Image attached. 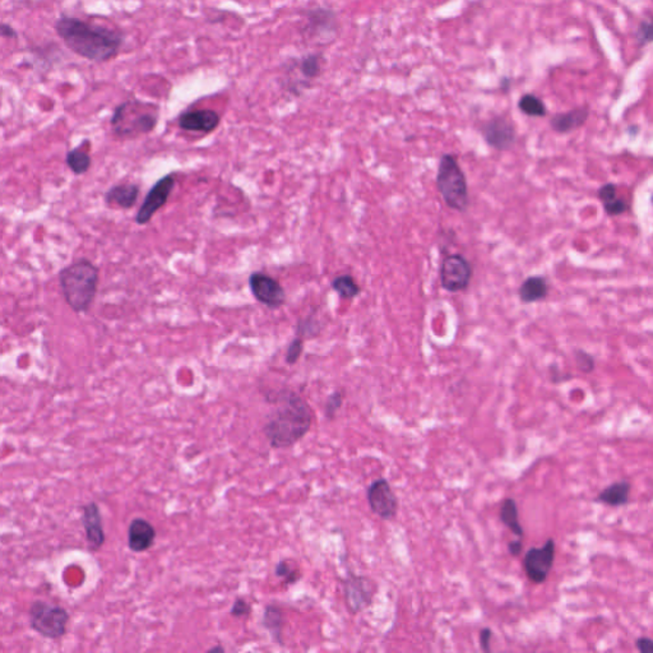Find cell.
<instances>
[{"mask_svg": "<svg viewBox=\"0 0 653 653\" xmlns=\"http://www.w3.org/2000/svg\"><path fill=\"white\" fill-rule=\"evenodd\" d=\"M266 399L273 406L263 426L270 446L273 449H287L304 439L314 422L310 405L287 388L267 394Z\"/></svg>", "mask_w": 653, "mask_h": 653, "instance_id": "obj_1", "label": "cell"}, {"mask_svg": "<svg viewBox=\"0 0 653 653\" xmlns=\"http://www.w3.org/2000/svg\"><path fill=\"white\" fill-rule=\"evenodd\" d=\"M55 31L70 52L95 63L116 58L125 44V34L119 29L86 22L77 17H59Z\"/></svg>", "mask_w": 653, "mask_h": 653, "instance_id": "obj_2", "label": "cell"}, {"mask_svg": "<svg viewBox=\"0 0 653 653\" xmlns=\"http://www.w3.org/2000/svg\"><path fill=\"white\" fill-rule=\"evenodd\" d=\"M61 293L75 313L90 310L99 285V269L88 260H79L59 272Z\"/></svg>", "mask_w": 653, "mask_h": 653, "instance_id": "obj_3", "label": "cell"}, {"mask_svg": "<svg viewBox=\"0 0 653 653\" xmlns=\"http://www.w3.org/2000/svg\"><path fill=\"white\" fill-rule=\"evenodd\" d=\"M157 123V105L141 100H128L117 106L110 125L117 137L133 140L154 132Z\"/></svg>", "mask_w": 653, "mask_h": 653, "instance_id": "obj_4", "label": "cell"}, {"mask_svg": "<svg viewBox=\"0 0 653 653\" xmlns=\"http://www.w3.org/2000/svg\"><path fill=\"white\" fill-rule=\"evenodd\" d=\"M437 187L444 202L452 210L464 212L469 207V187L457 158L443 155L437 173Z\"/></svg>", "mask_w": 653, "mask_h": 653, "instance_id": "obj_5", "label": "cell"}, {"mask_svg": "<svg viewBox=\"0 0 653 653\" xmlns=\"http://www.w3.org/2000/svg\"><path fill=\"white\" fill-rule=\"evenodd\" d=\"M70 615L61 606L35 601L29 608V625L41 637L59 640L67 633Z\"/></svg>", "mask_w": 653, "mask_h": 653, "instance_id": "obj_6", "label": "cell"}, {"mask_svg": "<svg viewBox=\"0 0 653 653\" xmlns=\"http://www.w3.org/2000/svg\"><path fill=\"white\" fill-rule=\"evenodd\" d=\"M343 584V597L350 613L359 614L372 606L378 587L369 576L349 572Z\"/></svg>", "mask_w": 653, "mask_h": 653, "instance_id": "obj_7", "label": "cell"}, {"mask_svg": "<svg viewBox=\"0 0 653 653\" xmlns=\"http://www.w3.org/2000/svg\"><path fill=\"white\" fill-rule=\"evenodd\" d=\"M555 549L557 546L554 538L550 537L545 545L531 548L526 552L523 568L529 582L543 584L549 578L550 572L554 567Z\"/></svg>", "mask_w": 653, "mask_h": 653, "instance_id": "obj_8", "label": "cell"}, {"mask_svg": "<svg viewBox=\"0 0 653 653\" xmlns=\"http://www.w3.org/2000/svg\"><path fill=\"white\" fill-rule=\"evenodd\" d=\"M440 284L449 293H460L470 286L472 266L461 254H451L444 258L440 266Z\"/></svg>", "mask_w": 653, "mask_h": 653, "instance_id": "obj_9", "label": "cell"}, {"mask_svg": "<svg viewBox=\"0 0 653 653\" xmlns=\"http://www.w3.org/2000/svg\"><path fill=\"white\" fill-rule=\"evenodd\" d=\"M367 499L370 510L379 519L393 520L399 512V498L387 479H376L367 490Z\"/></svg>", "mask_w": 653, "mask_h": 653, "instance_id": "obj_10", "label": "cell"}, {"mask_svg": "<svg viewBox=\"0 0 653 653\" xmlns=\"http://www.w3.org/2000/svg\"><path fill=\"white\" fill-rule=\"evenodd\" d=\"M173 187H175V178L172 173L160 179L144 198L142 206H141L140 211L135 216V222L138 225H146V223L151 222L152 217L169 201Z\"/></svg>", "mask_w": 653, "mask_h": 653, "instance_id": "obj_11", "label": "cell"}, {"mask_svg": "<svg viewBox=\"0 0 653 653\" xmlns=\"http://www.w3.org/2000/svg\"><path fill=\"white\" fill-rule=\"evenodd\" d=\"M249 286L253 296L270 309H278L286 302V293L278 281L264 273L254 272L250 275Z\"/></svg>", "mask_w": 653, "mask_h": 653, "instance_id": "obj_12", "label": "cell"}, {"mask_svg": "<svg viewBox=\"0 0 653 653\" xmlns=\"http://www.w3.org/2000/svg\"><path fill=\"white\" fill-rule=\"evenodd\" d=\"M485 142L498 151H508L517 141V132L513 123L504 117H496L488 120L480 128Z\"/></svg>", "mask_w": 653, "mask_h": 653, "instance_id": "obj_13", "label": "cell"}, {"mask_svg": "<svg viewBox=\"0 0 653 653\" xmlns=\"http://www.w3.org/2000/svg\"><path fill=\"white\" fill-rule=\"evenodd\" d=\"M222 117L217 111L211 109H199V110H188L181 114L178 119V125L183 131L197 132V133H212L220 125Z\"/></svg>", "mask_w": 653, "mask_h": 653, "instance_id": "obj_14", "label": "cell"}, {"mask_svg": "<svg viewBox=\"0 0 653 653\" xmlns=\"http://www.w3.org/2000/svg\"><path fill=\"white\" fill-rule=\"evenodd\" d=\"M82 525H84L85 534L88 548L93 552H97L102 548L105 544L106 536L104 525H102L101 512L95 502H90L82 508Z\"/></svg>", "mask_w": 653, "mask_h": 653, "instance_id": "obj_15", "label": "cell"}, {"mask_svg": "<svg viewBox=\"0 0 653 653\" xmlns=\"http://www.w3.org/2000/svg\"><path fill=\"white\" fill-rule=\"evenodd\" d=\"M157 532L144 519H134L128 528V546L133 552H144L154 546Z\"/></svg>", "mask_w": 653, "mask_h": 653, "instance_id": "obj_16", "label": "cell"}, {"mask_svg": "<svg viewBox=\"0 0 653 653\" xmlns=\"http://www.w3.org/2000/svg\"><path fill=\"white\" fill-rule=\"evenodd\" d=\"M308 32L311 36H326L336 32L337 17L336 13L326 8H314L307 13Z\"/></svg>", "mask_w": 653, "mask_h": 653, "instance_id": "obj_17", "label": "cell"}, {"mask_svg": "<svg viewBox=\"0 0 653 653\" xmlns=\"http://www.w3.org/2000/svg\"><path fill=\"white\" fill-rule=\"evenodd\" d=\"M632 484L628 480L615 481L597 494L593 502L606 507H625L631 500Z\"/></svg>", "mask_w": 653, "mask_h": 653, "instance_id": "obj_18", "label": "cell"}, {"mask_svg": "<svg viewBox=\"0 0 653 653\" xmlns=\"http://www.w3.org/2000/svg\"><path fill=\"white\" fill-rule=\"evenodd\" d=\"M588 117H590V109L584 106V108L573 109L567 113L555 114L550 120V126L557 133H569L586 125Z\"/></svg>", "mask_w": 653, "mask_h": 653, "instance_id": "obj_19", "label": "cell"}, {"mask_svg": "<svg viewBox=\"0 0 653 653\" xmlns=\"http://www.w3.org/2000/svg\"><path fill=\"white\" fill-rule=\"evenodd\" d=\"M140 196V187L137 184H117L111 187L105 194V202L109 206H117L123 210L134 207Z\"/></svg>", "mask_w": 653, "mask_h": 653, "instance_id": "obj_20", "label": "cell"}, {"mask_svg": "<svg viewBox=\"0 0 653 653\" xmlns=\"http://www.w3.org/2000/svg\"><path fill=\"white\" fill-rule=\"evenodd\" d=\"M549 286L548 282L541 276H531L526 278L519 288V296L520 302L525 304L540 302L548 296Z\"/></svg>", "mask_w": 653, "mask_h": 653, "instance_id": "obj_21", "label": "cell"}, {"mask_svg": "<svg viewBox=\"0 0 653 653\" xmlns=\"http://www.w3.org/2000/svg\"><path fill=\"white\" fill-rule=\"evenodd\" d=\"M262 625L270 632L273 641L278 644H284L282 632H284L285 614L284 610L278 605H269L264 609L263 620Z\"/></svg>", "mask_w": 653, "mask_h": 653, "instance_id": "obj_22", "label": "cell"}, {"mask_svg": "<svg viewBox=\"0 0 653 653\" xmlns=\"http://www.w3.org/2000/svg\"><path fill=\"white\" fill-rule=\"evenodd\" d=\"M499 520L512 534L519 538L525 536V528L520 522L519 504L513 498L504 499L499 511Z\"/></svg>", "mask_w": 653, "mask_h": 653, "instance_id": "obj_23", "label": "cell"}, {"mask_svg": "<svg viewBox=\"0 0 653 653\" xmlns=\"http://www.w3.org/2000/svg\"><path fill=\"white\" fill-rule=\"evenodd\" d=\"M323 66H325V58L322 54H308L300 58L296 69L299 70L300 76L302 77V86L309 84L314 79L319 78L323 73ZM305 88V86H304Z\"/></svg>", "mask_w": 653, "mask_h": 653, "instance_id": "obj_24", "label": "cell"}, {"mask_svg": "<svg viewBox=\"0 0 653 653\" xmlns=\"http://www.w3.org/2000/svg\"><path fill=\"white\" fill-rule=\"evenodd\" d=\"M66 161L70 172L75 175H82V173H87L91 164H93L90 154L82 146L68 152Z\"/></svg>", "mask_w": 653, "mask_h": 653, "instance_id": "obj_25", "label": "cell"}, {"mask_svg": "<svg viewBox=\"0 0 653 653\" xmlns=\"http://www.w3.org/2000/svg\"><path fill=\"white\" fill-rule=\"evenodd\" d=\"M519 108L528 117H544L548 114L545 102L534 93H526V95L520 97Z\"/></svg>", "mask_w": 653, "mask_h": 653, "instance_id": "obj_26", "label": "cell"}, {"mask_svg": "<svg viewBox=\"0 0 653 653\" xmlns=\"http://www.w3.org/2000/svg\"><path fill=\"white\" fill-rule=\"evenodd\" d=\"M332 288L336 291L340 298L345 300L355 299L361 293L360 286L356 284L354 278L350 275L338 276L332 281Z\"/></svg>", "mask_w": 653, "mask_h": 653, "instance_id": "obj_27", "label": "cell"}, {"mask_svg": "<svg viewBox=\"0 0 653 653\" xmlns=\"http://www.w3.org/2000/svg\"><path fill=\"white\" fill-rule=\"evenodd\" d=\"M275 575L278 578H284L285 584H288V586L298 584L300 578H302L300 570L291 566L287 560L278 561V566H276Z\"/></svg>", "mask_w": 653, "mask_h": 653, "instance_id": "obj_28", "label": "cell"}, {"mask_svg": "<svg viewBox=\"0 0 653 653\" xmlns=\"http://www.w3.org/2000/svg\"><path fill=\"white\" fill-rule=\"evenodd\" d=\"M343 401H345V392L341 390L335 391V392L326 399L325 405V415L326 419H335L338 411L343 407Z\"/></svg>", "mask_w": 653, "mask_h": 653, "instance_id": "obj_29", "label": "cell"}, {"mask_svg": "<svg viewBox=\"0 0 653 653\" xmlns=\"http://www.w3.org/2000/svg\"><path fill=\"white\" fill-rule=\"evenodd\" d=\"M575 356L576 367L584 375H590V373L595 370V359H593V355L587 354L584 350H576Z\"/></svg>", "mask_w": 653, "mask_h": 653, "instance_id": "obj_30", "label": "cell"}, {"mask_svg": "<svg viewBox=\"0 0 653 653\" xmlns=\"http://www.w3.org/2000/svg\"><path fill=\"white\" fill-rule=\"evenodd\" d=\"M302 350H304V341L300 336L296 337L287 349L286 363L288 366H294V364L298 363L300 358H302Z\"/></svg>", "mask_w": 653, "mask_h": 653, "instance_id": "obj_31", "label": "cell"}, {"mask_svg": "<svg viewBox=\"0 0 653 653\" xmlns=\"http://www.w3.org/2000/svg\"><path fill=\"white\" fill-rule=\"evenodd\" d=\"M320 326L317 319L314 317L309 316L307 319L300 320L299 323V335L300 336L314 337L319 334Z\"/></svg>", "mask_w": 653, "mask_h": 653, "instance_id": "obj_32", "label": "cell"}, {"mask_svg": "<svg viewBox=\"0 0 653 653\" xmlns=\"http://www.w3.org/2000/svg\"><path fill=\"white\" fill-rule=\"evenodd\" d=\"M635 39L640 46H646L652 41V25L649 20H642L635 32Z\"/></svg>", "mask_w": 653, "mask_h": 653, "instance_id": "obj_33", "label": "cell"}, {"mask_svg": "<svg viewBox=\"0 0 653 653\" xmlns=\"http://www.w3.org/2000/svg\"><path fill=\"white\" fill-rule=\"evenodd\" d=\"M604 210L609 216H619L629 210V203L623 198H615L613 201L605 203Z\"/></svg>", "mask_w": 653, "mask_h": 653, "instance_id": "obj_34", "label": "cell"}, {"mask_svg": "<svg viewBox=\"0 0 653 653\" xmlns=\"http://www.w3.org/2000/svg\"><path fill=\"white\" fill-rule=\"evenodd\" d=\"M230 613L232 617H238V619H240V617H249L250 613H252V606H250L249 602L246 601V599H243V597H238V599L235 600L234 605H232Z\"/></svg>", "mask_w": 653, "mask_h": 653, "instance_id": "obj_35", "label": "cell"}, {"mask_svg": "<svg viewBox=\"0 0 653 653\" xmlns=\"http://www.w3.org/2000/svg\"><path fill=\"white\" fill-rule=\"evenodd\" d=\"M617 185L613 183H606L600 188L599 192H597V197H599L602 205H605V203L611 202L613 199L617 198Z\"/></svg>", "mask_w": 653, "mask_h": 653, "instance_id": "obj_36", "label": "cell"}, {"mask_svg": "<svg viewBox=\"0 0 653 653\" xmlns=\"http://www.w3.org/2000/svg\"><path fill=\"white\" fill-rule=\"evenodd\" d=\"M494 632L490 628H482L480 631V647L484 652H491V640H493Z\"/></svg>", "mask_w": 653, "mask_h": 653, "instance_id": "obj_37", "label": "cell"}, {"mask_svg": "<svg viewBox=\"0 0 653 653\" xmlns=\"http://www.w3.org/2000/svg\"><path fill=\"white\" fill-rule=\"evenodd\" d=\"M635 647L641 653H653V640L649 637H640L635 641Z\"/></svg>", "mask_w": 653, "mask_h": 653, "instance_id": "obj_38", "label": "cell"}, {"mask_svg": "<svg viewBox=\"0 0 653 653\" xmlns=\"http://www.w3.org/2000/svg\"><path fill=\"white\" fill-rule=\"evenodd\" d=\"M507 548L508 552H510L512 557L519 558L523 552L522 538H519V540L510 541V543H508Z\"/></svg>", "mask_w": 653, "mask_h": 653, "instance_id": "obj_39", "label": "cell"}, {"mask_svg": "<svg viewBox=\"0 0 653 653\" xmlns=\"http://www.w3.org/2000/svg\"><path fill=\"white\" fill-rule=\"evenodd\" d=\"M0 36L4 37V39H17L19 34L8 23H0Z\"/></svg>", "mask_w": 653, "mask_h": 653, "instance_id": "obj_40", "label": "cell"}, {"mask_svg": "<svg viewBox=\"0 0 653 653\" xmlns=\"http://www.w3.org/2000/svg\"><path fill=\"white\" fill-rule=\"evenodd\" d=\"M217 651L223 652L225 651V649H223L222 646H217V647H214V649H211L210 651L208 652L212 653V652H217Z\"/></svg>", "mask_w": 653, "mask_h": 653, "instance_id": "obj_41", "label": "cell"}]
</instances>
